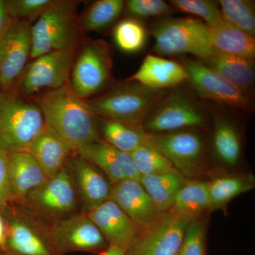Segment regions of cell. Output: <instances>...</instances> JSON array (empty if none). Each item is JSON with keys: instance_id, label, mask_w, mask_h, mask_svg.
Segmentation results:
<instances>
[{"instance_id": "6da1fadb", "label": "cell", "mask_w": 255, "mask_h": 255, "mask_svg": "<svg viewBox=\"0 0 255 255\" xmlns=\"http://www.w3.org/2000/svg\"><path fill=\"white\" fill-rule=\"evenodd\" d=\"M46 127L76 153L91 142L102 140L95 117L85 100L75 95L70 83L50 90L38 100Z\"/></svg>"}, {"instance_id": "7a4b0ae2", "label": "cell", "mask_w": 255, "mask_h": 255, "mask_svg": "<svg viewBox=\"0 0 255 255\" xmlns=\"http://www.w3.org/2000/svg\"><path fill=\"white\" fill-rule=\"evenodd\" d=\"M127 81L94 100H85L95 117L142 126L151 111L167 95L166 90Z\"/></svg>"}, {"instance_id": "3957f363", "label": "cell", "mask_w": 255, "mask_h": 255, "mask_svg": "<svg viewBox=\"0 0 255 255\" xmlns=\"http://www.w3.org/2000/svg\"><path fill=\"white\" fill-rule=\"evenodd\" d=\"M46 128L38 105L13 90L0 91V145L9 153L26 150Z\"/></svg>"}, {"instance_id": "277c9868", "label": "cell", "mask_w": 255, "mask_h": 255, "mask_svg": "<svg viewBox=\"0 0 255 255\" xmlns=\"http://www.w3.org/2000/svg\"><path fill=\"white\" fill-rule=\"evenodd\" d=\"M6 226L4 252L7 255H61L50 224L21 205L11 204L1 213Z\"/></svg>"}, {"instance_id": "5b68a950", "label": "cell", "mask_w": 255, "mask_h": 255, "mask_svg": "<svg viewBox=\"0 0 255 255\" xmlns=\"http://www.w3.org/2000/svg\"><path fill=\"white\" fill-rule=\"evenodd\" d=\"M76 2L55 1L31 26V59L59 51L75 50L79 31Z\"/></svg>"}, {"instance_id": "8992f818", "label": "cell", "mask_w": 255, "mask_h": 255, "mask_svg": "<svg viewBox=\"0 0 255 255\" xmlns=\"http://www.w3.org/2000/svg\"><path fill=\"white\" fill-rule=\"evenodd\" d=\"M154 50L162 55L192 54L204 60L214 52L211 28L194 18H173L156 25L152 29Z\"/></svg>"}, {"instance_id": "52a82bcc", "label": "cell", "mask_w": 255, "mask_h": 255, "mask_svg": "<svg viewBox=\"0 0 255 255\" xmlns=\"http://www.w3.org/2000/svg\"><path fill=\"white\" fill-rule=\"evenodd\" d=\"M79 201L71 174L66 165L53 177L30 191L21 205L48 224L76 214Z\"/></svg>"}, {"instance_id": "ba28073f", "label": "cell", "mask_w": 255, "mask_h": 255, "mask_svg": "<svg viewBox=\"0 0 255 255\" xmlns=\"http://www.w3.org/2000/svg\"><path fill=\"white\" fill-rule=\"evenodd\" d=\"M209 124L207 116L188 96L173 92L164 96L142 124L147 133L157 134L203 128Z\"/></svg>"}, {"instance_id": "9c48e42d", "label": "cell", "mask_w": 255, "mask_h": 255, "mask_svg": "<svg viewBox=\"0 0 255 255\" xmlns=\"http://www.w3.org/2000/svg\"><path fill=\"white\" fill-rule=\"evenodd\" d=\"M112 72V58L108 44L102 40L89 42L74 60L70 87L75 95L85 100L108 86Z\"/></svg>"}, {"instance_id": "30bf717a", "label": "cell", "mask_w": 255, "mask_h": 255, "mask_svg": "<svg viewBox=\"0 0 255 255\" xmlns=\"http://www.w3.org/2000/svg\"><path fill=\"white\" fill-rule=\"evenodd\" d=\"M149 140L187 179H197L206 169L205 143L194 130L149 134Z\"/></svg>"}, {"instance_id": "8fae6325", "label": "cell", "mask_w": 255, "mask_h": 255, "mask_svg": "<svg viewBox=\"0 0 255 255\" xmlns=\"http://www.w3.org/2000/svg\"><path fill=\"white\" fill-rule=\"evenodd\" d=\"M172 208L140 232L128 255H176L193 219Z\"/></svg>"}, {"instance_id": "7c38bea8", "label": "cell", "mask_w": 255, "mask_h": 255, "mask_svg": "<svg viewBox=\"0 0 255 255\" xmlns=\"http://www.w3.org/2000/svg\"><path fill=\"white\" fill-rule=\"evenodd\" d=\"M75 50L51 52L38 57L23 70L13 91L31 95L45 88L57 90L70 83Z\"/></svg>"}, {"instance_id": "4fadbf2b", "label": "cell", "mask_w": 255, "mask_h": 255, "mask_svg": "<svg viewBox=\"0 0 255 255\" xmlns=\"http://www.w3.org/2000/svg\"><path fill=\"white\" fill-rule=\"evenodd\" d=\"M50 233L61 255L74 252L100 255L109 247L86 213L76 214L50 224Z\"/></svg>"}, {"instance_id": "5bb4252c", "label": "cell", "mask_w": 255, "mask_h": 255, "mask_svg": "<svg viewBox=\"0 0 255 255\" xmlns=\"http://www.w3.org/2000/svg\"><path fill=\"white\" fill-rule=\"evenodd\" d=\"M182 65L187 74V81L201 98L238 110L251 108L248 92L235 86L200 60H187Z\"/></svg>"}, {"instance_id": "9a60e30c", "label": "cell", "mask_w": 255, "mask_h": 255, "mask_svg": "<svg viewBox=\"0 0 255 255\" xmlns=\"http://www.w3.org/2000/svg\"><path fill=\"white\" fill-rule=\"evenodd\" d=\"M29 21L16 20L0 43V91L12 90L31 53Z\"/></svg>"}, {"instance_id": "2e32d148", "label": "cell", "mask_w": 255, "mask_h": 255, "mask_svg": "<svg viewBox=\"0 0 255 255\" xmlns=\"http://www.w3.org/2000/svg\"><path fill=\"white\" fill-rule=\"evenodd\" d=\"M75 154L100 170L112 185L124 179L140 182L141 174L130 154L115 148L103 139L83 146Z\"/></svg>"}, {"instance_id": "e0dca14e", "label": "cell", "mask_w": 255, "mask_h": 255, "mask_svg": "<svg viewBox=\"0 0 255 255\" xmlns=\"http://www.w3.org/2000/svg\"><path fill=\"white\" fill-rule=\"evenodd\" d=\"M66 166L85 213L110 199L112 184L97 167L77 154L70 156Z\"/></svg>"}, {"instance_id": "ac0fdd59", "label": "cell", "mask_w": 255, "mask_h": 255, "mask_svg": "<svg viewBox=\"0 0 255 255\" xmlns=\"http://www.w3.org/2000/svg\"><path fill=\"white\" fill-rule=\"evenodd\" d=\"M100 230L109 246L127 250L131 248L140 236V228L112 199L86 213Z\"/></svg>"}, {"instance_id": "d6986e66", "label": "cell", "mask_w": 255, "mask_h": 255, "mask_svg": "<svg viewBox=\"0 0 255 255\" xmlns=\"http://www.w3.org/2000/svg\"><path fill=\"white\" fill-rule=\"evenodd\" d=\"M110 199L123 210L140 231L149 227L162 214L137 181L124 179L112 185Z\"/></svg>"}, {"instance_id": "ffe728a7", "label": "cell", "mask_w": 255, "mask_h": 255, "mask_svg": "<svg viewBox=\"0 0 255 255\" xmlns=\"http://www.w3.org/2000/svg\"><path fill=\"white\" fill-rule=\"evenodd\" d=\"M8 175L11 204H20L30 191L43 184L48 177L28 152L9 154Z\"/></svg>"}, {"instance_id": "44dd1931", "label": "cell", "mask_w": 255, "mask_h": 255, "mask_svg": "<svg viewBox=\"0 0 255 255\" xmlns=\"http://www.w3.org/2000/svg\"><path fill=\"white\" fill-rule=\"evenodd\" d=\"M127 80L154 90H166L187 81V74L184 66L177 62L148 55L138 70Z\"/></svg>"}, {"instance_id": "7402d4cb", "label": "cell", "mask_w": 255, "mask_h": 255, "mask_svg": "<svg viewBox=\"0 0 255 255\" xmlns=\"http://www.w3.org/2000/svg\"><path fill=\"white\" fill-rule=\"evenodd\" d=\"M25 151L36 159L48 178L61 170L74 153L63 140L47 127Z\"/></svg>"}, {"instance_id": "603a6c76", "label": "cell", "mask_w": 255, "mask_h": 255, "mask_svg": "<svg viewBox=\"0 0 255 255\" xmlns=\"http://www.w3.org/2000/svg\"><path fill=\"white\" fill-rule=\"evenodd\" d=\"M200 61L243 91L249 92L254 85V60L214 51L208 58Z\"/></svg>"}, {"instance_id": "cb8c5ba5", "label": "cell", "mask_w": 255, "mask_h": 255, "mask_svg": "<svg viewBox=\"0 0 255 255\" xmlns=\"http://www.w3.org/2000/svg\"><path fill=\"white\" fill-rule=\"evenodd\" d=\"M212 147L220 162L234 167L241 159L242 140L236 125L229 119L217 116L214 121Z\"/></svg>"}, {"instance_id": "d4e9b609", "label": "cell", "mask_w": 255, "mask_h": 255, "mask_svg": "<svg viewBox=\"0 0 255 255\" xmlns=\"http://www.w3.org/2000/svg\"><path fill=\"white\" fill-rule=\"evenodd\" d=\"M179 172L142 175L140 182L161 213L172 209L178 191L187 182Z\"/></svg>"}, {"instance_id": "484cf974", "label": "cell", "mask_w": 255, "mask_h": 255, "mask_svg": "<svg viewBox=\"0 0 255 255\" xmlns=\"http://www.w3.org/2000/svg\"><path fill=\"white\" fill-rule=\"evenodd\" d=\"M100 129L103 140L115 148L130 154L148 139L141 125L101 119Z\"/></svg>"}, {"instance_id": "4316f807", "label": "cell", "mask_w": 255, "mask_h": 255, "mask_svg": "<svg viewBox=\"0 0 255 255\" xmlns=\"http://www.w3.org/2000/svg\"><path fill=\"white\" fill-rule=\"evenodd\" d=\"M211 28V40L214 51L245 59L254 60L255 37L230 26Z\"/></svg>"}, {"instance_id": "83f0119b", "label": "cell", "mask_w": 255, "mask_h": 255, "mask_svg": "<svg viewBox=\"0 0 255 255\" xmlns=\"http://www.w3.org/2000/svg\"><path fill=\"white\" fill-rule=\"evenodd\" d=\"M209 182L210 211L225 209L236 196L250 191L255 187L253 174L225 175L215 177Z\"/></svg>"}, {"instance_id": "f1b7e54d", "label": "cell", "mask_w": 255, "mask_h": 255, "mask_svg": "<svg viewBox=\"0 0 255 255\" xmlns=\"http://www.w3.org/2000/svg\"><path fill=\"white\" fill-rule=\"evenodd\" d=\"M209 182L199 179H189L176 196L173 209L192 218L200 217L210 210Z\"/></svg>"}, {"instance_id": "f546056e", "label": "cell", "mask_w": 255, "mask_h": 255, "mask_svg": "<svg viewBox=\"0 0 255 255\" xmlns=\"http://www.w3.org/2000/svg\"><path fill=\"white\" fill-rule=\"evenodd\" d=\"M221 16L225 22L250 36L255 37L254 3L248 0H220Z\"/></svg>"}, {"instance_id": "4dcf8cb0", "label": "cell", "mask_w": 255, "mask_h": 255, "mask_svg": "<svg viewBox=\"0 0 255 255\" xmlns=\"http://www.w3.org/2000/svg\"><path fill=\"white\" fill-rule=\"evenodd\" d=\"M125 6L123 0H100L87 10L82 18L85 31H99L110 26L120 16Z\"/></svg>"}, {"instance_id": "1f68e13d", "label": "cell", "mask_w": 255, "mask_h": 255, "mask_svg": "<svg viewBox=\"0 0 255 255\" xmlns=\"http://www.w3.org/2000/svg\"><path fill=\"white\" fill-rule=\"evenodd\" d=\"M130 155L141 176L179 172L168 159L152 145L149 137Z\"/></svg>"}, {"instance_id": "d6a6232c", "label": "cell", "mask_w": 255, "mask_h": 255, "mask_svg": "<svg viewBox=\"0 0 255 255\" xmlns=\"http://www.w3.org/2000/svg\"><path fill=\"white\" fill-rule=\"evenodd\" d=\"M147 31L140 21L134 18L122 20L114 30V39L119 49L127 53H135L144 48Z\"/></svg>"}, {"instance_id": "836d02e7", "label": "cell", "mask_w": 255, "mask_h": 255, "mask_svg": "<svg viewBox=\"0 0 255 255\" xmlns=\"http://www.w3.org/2000/svg\"><path fill=\"white\" fill-rule=\"evenodd\" d=\"M174 9L199 16L210 28L228 26L221 16L219 3L209 0H172L169 1Z\"/></svg>"}, {"instance_id": "e575fe53", "label": "cell", "mask_w": 255, "mask_h": 255, "mask_svg": "<svg viewBox=\"0 0 255 255\" xmlns=\"http://www.w3.org/2000/svg\"><path fill=\"white\" fill-rule=\"evenodd\" d=\"M206 236L205 221L201 216L193 219L176 255H206Z\"/></svg>"}, {"instance_id": "d590c367", "label": "cell", "mask_w": 255, "mask_h": 255, "mask_svg": "<svg viewBox=\"0 0 255 255\" xmlns=\"http://www.w3.org/2000/svg\"><path fill=\"white\" fill-rule=\"evenodd\" d=\"M54 0H7L8 11L15 20H32L38 18L50 7Z\"/></svg>"}, {"instance_id": "8d00e7d4", "label": "cell", "mask_w": 255, "mask_h": 255, "mask_svg": "<svg viewBox=\"0 0 255 255\" xmlns=\"http://www.w3.org/2000/svg\"><path fill=\"white\" fill-rule=\"evenodd\" d=\"M124 8L135 17L162 16L172 12V6L163 0H129Z\"/></svg>"}, {"instance_id": "74e56055", "label": "cell", "mask_w": 255, "mask_h": 255, "mask_svg": "<svg viewBox=\"0 0 255 255\" xmlns=\"http://www.w3.org/2000/svg\"><path fill=\"white\" fill-rule=\"evenodd\" d=\"M9 152L0 145V213L11 205L8 162Z\"/></svg>"}, {"instance_id": "f35d334b", "label": "cell", "mask_w": 255, "mask_h": 255, "mask_svg": "<svg viewBox=\"0 0 255 255\" xmlns=\"http://www.w3.org/2000/svg\"><path fill=\"white\" fill-rule=\"evenodd\" d=\"M15 21L8 11L6 0H0V43Z\"/></svg>"}, {"instance_id": "ab89813d", "label": "cell", "mask_w": 255, "mask_h": 255, "mask_svg": "<svg viewBox=\"0 0 255 255\" xmlns=\"http://www.w3.org/2000/svg\"><path fill=\"white\" fill-rule=\"evenodd\" d=\"M99 255H128V251L120 247L110 245L103 253Z\"/></svg>"}, {"instance_id": "60d3db41", "label": "cell", "mask_w": 255, "mask_h": 255, "mask_svg": "<svg viewBox=\"0 0 255 255\" xmlns=\"http://www.w3.org/2000/svg\"><path fill=\"white\" fill-rule=\"evenodd\" d=\"M5 236H6V226H5L4 219L0 213V248L4 252Z\"/></svg>"}, {"instance_id": "b9f144b4", "label": "cell", "mask_w": 255, "mask_h": 255, "mask_svg": "<svg viewBox=\"0 0 255 255\" xmlns=\"http://www.w3.org/2000/svg\"><path fill=\"white\" fill-rule=\"evenodd\" d=\"M0 255H6V253H5L1 248H0Z\"/></svg>"}, {"instance_id": "7bdbcfd3", "label": "cell", "mask_w": 255, "mask_h": 255, "mask_svg": "<svg viewBox=\"0 0 255 255\" xmlns=\"http://www.w3.org/2000/svg\"></svg>"}]
</instances>
